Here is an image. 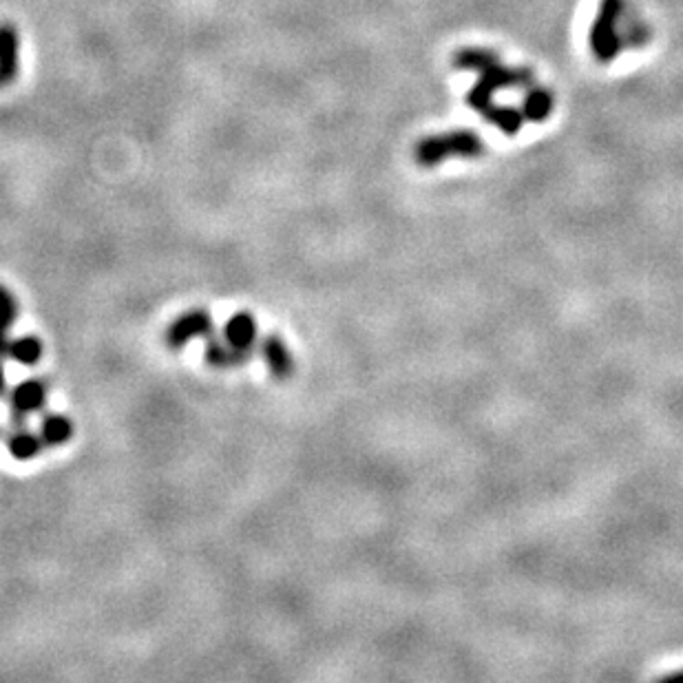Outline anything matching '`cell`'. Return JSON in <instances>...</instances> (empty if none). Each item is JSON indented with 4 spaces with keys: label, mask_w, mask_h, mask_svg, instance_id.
Listing matches in <instances>:
<instances>
[{
    "label": "cell",
    "mask_w": 683,
    "mask_h": 683,
    "mask_svg": "<svg viewBox=\"0 0 683 683\" xmlns=\"http://www.w3.org/2000/svg\"><path fill=\"white\" fill-rule=\"evenodd\" d=\"M454 67L460 71L478 73V82L467 93V104L471 109L485 115V120L496 124L502 133L516 135L522 129L524 115L511 107H498L493 104V96L502 89L533 87V71L527 67H507L489 49L462 47L454 54Z\"/></svg>",
    "instance_id": "cell-1"
},
{
    "label": "cell",
    "mask_w": 683,
    "mask_h": 683,
    "mask_svg": "<svg viewBox=\"0 0 683 683\" xmlns=\"http://www.w3.org/2000/svg\"><path fill=\"white\" fill-rule=\"evenodd\" d=\"M487 151L485 142L478 133L469 129L460 131H449L440 135H429L423 138L414 149V160L418 166L423 168H434L438 164H443L451 157H460V160H476L482 157Z\"/></svg>",
    "instance_id": "cell-2"
},
{
    "label": "cell",
    "mask_w": 683,
    "mask_h": 683,
    "mask_svg": "<svg viewBox=\"0 0 683 683\" xmlns=\"http://www.w3.org/2000/svg\"><path fill=\"white\" fill-rule=\"evenodd\" d=\"M626 14V0H600L595 20L591 25V51L600 62L615 60L624 49V36L619 23Z\"/></svg>",
    "instance_id": "cell-3"
},
{
    "label": "cell",
    "mask_w": 683,
    "mask_h": 683,
    "mask_svg": "<svg viewBox=\"0 0 683 683\" xmlns=\"http://www.w3.org/2000/svg\"><path fill=\"white\" fill-rule=\"evenodd\" d=\"M215 330V321L210 314L202 308L188 310L182 317H177L166 330V343L168 348L180 350L188 341L199 339V336H210Z\"/></svg>",
    "instance_id": "cell-4"
},
{
    "label": "cell",
    "mask_w": 683,
    "mask_h": 683,
    "mask_svg": "<svg viewBox=\"0 0 683 683\" xmlns=\"http://www.w3.org/2000/svg\"><path fill=\"white\" fill-rule=\"evenodd\" d=\"M47 403V385L40 378H27L16 385L9 396V407H12L14 418H25L34 412H40Z\"/></svg>",
    "instance_id": "cell-5"
},
{
    "label": "cell",
    "mask_w": 683,
    "mask_h": 683,
    "mask_svg": "<svg viewBox=\"0 0 683 683\" xmlns=\"http://www.w3.org/2000/svg\"><path fill=\"white\" fill-rule=\"evenodd\" d=\"M20 69V36L18 29L9 23L0 25V82L7 87L14 82Z\"/></svg>",
    "instance_id": "cell-6"
},
{
    "label": "cell",
    "mask_w": 683,
    "mask_h": 683,
    "mask_svg": "<svg viewBox=\"0 0 683 683\" xmlns=\"http://www.w3.org/2000/svg\"><path fill=\"white\" fill-rule=\"evenodd\" d=\"M261 354H264L266 365L270 374L277 378V381H286L294 372V359L288 350L286 341L277 334H268L264 341H261Z\"/></svg>",
    "instance_id": "cell-7"
},
{
    "label": "cell",
    "mask_w": 683,
    "mask_h": 683,
    "mask_svg": "<svg viewBox=\"0 0 683 683\" xmlns=\"http://www.w3.org/2000/svg\"><path fill=\"white\" fill-rule=\"evenodd\" d=\"M224 341L237 350L252 352L257 341V321L250 312H237L224 325Z\"/></svg>",
    "instance_id": "cell-8"
},
{
    "label": "cell",
    "mask_w": 683,
    "mask_h": 683,
    "mask_svg": "<svg viewBox=\"0 0 683 683\" xmlns=\"http://www.w3.org/2000/svg\"><path fill=\"white\" fill-rule=\"evenodd\" d=\"M252 352L237 350L233 345H228L224 339H208L204 359L210 367H217V370H228V367H239L250 359Z\"/></svg>",
    "instance_id": "cell-9"
},
{
    "label": "cell",
    "mask_w": 683,
    "mask_h": 683,
    "mask_svg": "<svg viewBox=\"0 0 683 683\" xmlns=\"http://www.w3.org/2000/svg\"><path fill=\"white\" fill-rule=\"evenodd\" d=\"M553 107H555V98L549 89L531 87L527 91V96H524L522 115H524V120H529V122H544L553 113Z\"/></svg>",
    "instance_id": "cell-10"
},
{
    "label": "cell",
    "mask_w": 683,
    "mask_h": 683,
    "mask_svg": "<svg viewBox=\"0 0 683 683\" xmlns=\"http://www.w3.org/2000/svg\"><path fill=\"white\" fill-rule=\"evenodd\" d=\"M73 436V423L62 414H47L40 423V438L45 447H60Z\"/></svg>",
    "instance_id": "cell-11"
},
{
    "label": "cell",
    "mask_w": 683,
    "mask_h": 683,
    "mask_svg": "<svg viewBox=\"0 0 683 683\" xmlns=\"http://www.w3.org/2000/svg\"><path fill=\"white\" fill-rule=\"evenodd\" d=\"M42 447H45V443H42V438L27 432V429H18V432H12V434H9V438H7L9 454H12L14 460H20V462H27V460L38 458Z\"/></svg>",
    "instance_id": "cell-12"
},
{
    "label": "cell",
    "mask_w": 683,
    "mask_h": 683,
    "mask_svg": "<svg viewBox=\"0 0 683 683\" xmlns=\"http://www.w3.org/2000/svg\"><path fill=\"white\" fill-rule=\"evenodd\" d=\"M7 356L20 365H36L42 359V341L38 336H20V339L9 343Z\"/></svg>",
    "instance_id": "cell-13"
},
{
    "label": "cell",
    "mask_w": 683,
    "mask_h": 683,
    "mask_svg": "<svg viewBox=\"0 0 683 683\" xmlns=\"http://www.w3.org/2000/svg\"><path fill=\"white\" fill-rule=\"evenodd\" d=\"M18 319V303L14 294L0 283V332H9L14 321Z\"/></svg>",
    "instance_id": "cell-14"
},
{
    "label": "cell",
    "mask_w": 683,
    "mask_h": 683,
    "mask_svg": "<svg viewBox=\"0 0 683 683\" xmlns=\"http://www.w3.org/2000/svg\"><path fill=\"white\" fill-rule=\"evenodd\" d=\"M650 27L644 25V23H639V20H635V23H630L628 31H626V36H624V42H628L630 47H644L646 42L650 40Z\"/></svg>",
    "instance_id": "cell-15"
},
{
    "label": "cell",
    "mask_w": 683,
    "mask_h": 683,
    "mask_svg": "<svg viewBox=\"0 0 683 683\" xmlns=\"http://www.w3.org/2000/svg\"><path fill=\"white\" fill-rule=\"evenodd\" d=\"M7 390V376H5V370H3V363H0V396L5 394Z\"/></svg>",
    "instance_id": "cell-16"
},
{
    "label": "cell",
    "mask_w": 683,
    "mask_h": 683,
    "mask_svg": "<svg viewBox=\"0 0 683 683\" xmlns=\"http://www.w3.org/2000/svg\"><path fill=\"white\" fill-rule=\"evenodd\" d=\"M668 679H683V672H681V675H672V677H668Z\"/></svg>",
    "instance_id": "cell-17"
},
{
    "label": "cell",
    "mask_w": 683,
    "mask_h": 683,
    "mask_svg": "<svg viewBox=\"0 0 683 683\" xmlns=\"http://www.w3.org/2000/svg\"><path fill=\"white\" fill-rule=\"evenodd\" d=\"M0 87H3V82H0Z\"/></svg>",
    "instance_id": "cell-18"
}]
</instances>
